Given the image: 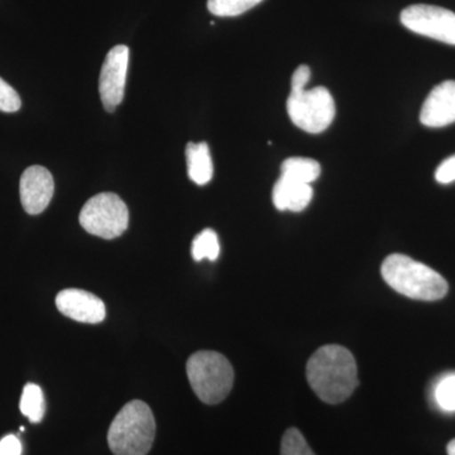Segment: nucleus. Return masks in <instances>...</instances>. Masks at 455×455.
Segmentation results:
<instances>
[{
  "instance_id": "5",
  "label": "nucleus",
  "mask_w": 455,
  "mask_h": 455,
  "mask_svg": "<svg viewBox=\"0 0 455 455\" xmlns=\"http://www.w3.org/2000/svg\"><path fill=\"white\" fill-rule=\"evenodd\" d=\"M79 220L90 235L114 239L127 230L130 212L116 194L101 193L86 202L80 212Z\"/></svg>"
},
{
  "instance_id": "23",
  "label": "nucleus",
  "mask_w": 455,
  "mask_h": 455,
  "mask_svg": "<svg viewBox=\"0 0 455 455\" xmlns=\"http://www.w3.org/2000/svg\"><path fill=\"white\" fill-rule=\"evenodd\" d=\"M22 454V444L20 439L14 435L4 436L0 440V455H20Z\"/></svg>"
},
{
  "instance_id": "11",
  "label": "nucleus",
  "mask_w": 455,
  "mask_h": 455,
  "mask_svg": "<svg viewBox=\"0 0 455 455\" xmlns=\"http://www.w3.org/2000/svg\"><path fill=\"white\" fill-rule=\"evenodd\" d=\"M420 122L429 128L447 127L455 123V82L439 84L421 108Z\"/></svg>"
},
{
  "instance_id": "7",
  "label": "nucleus",
  "mask_w": 455,
  "mask_h": 455,
  "mask_svg": "<svg viewBox=\"0 0 455 455\" xmlns=\"http://www.w3.org/2000/svg\"><path fill=\"white\" fill-rule=\"evenodd\" d=\"M401 23L418 35L455 46V13L435 5H410L401 12Z\"/></svg>"
},
{
  "instance_id": "24",
  "label": "nucleus",
  "mask_w": 455,
  "mask_h": 455,
  "mask_svg": "<svg viewBox=\"0 0 455 455\" xmlns=\"http://www.w3.org/2000/svg\"><path fill=\"white\" fill-rule=\"evenodd\" d=\"M447 451L448 455H455V439L449 443Z\"/></svg>"
},
{
  "instance_id": "22",
  "label": "nucleus",
  "mask_w": 455,
  "mask_h": 455,
  "mask_svg": "<svg viewBox=\"0 0 455 455\" xmlns=\"http://www.w3.org/2000/svg\"><path fill=\"white\" fill-rule=\"evenodd\" d=\"M311 76V70L309 66L301 65L296 68L295 73L292 75L291 80V92H302L305 86L309 83Z\"/></svg>"
},
{
  "instance_id": "13",
  "label": "nucleus",
  "mask_w": 455,
  "mask_h": 455,
  "mask_svg": "<svg viewBox=\"0 0 455 455\" xmlns=\"http://www.w3.org/2000/svg\"><path fill=\"white\" fill-rule=\"evenodd\" d=\"M188 178L196 185L208 184L212 179V161L208 143H188L187 146Z\"/></svg>"
},
{
  "instance_id": "1",
  "label": "nucleus",
  "mask_w": 455,
  "mask_h": 455,
  "mask_svg": "<svg viewBox=\"0 0 455 455\" xmlns=\"http://www.w3.org/2000/svg\"><path fill=\"white\" fill-rule=\"evenodd\" d=\"M307 379L320 400L337 405L348 400L357 388V363L348 349L331 344L311 355Z\"/></svg>"
},
{
  "instance_id": "21",
  "label": "nucleus",
  "mask_w": 455,
  "mask_h": 455,
  "mask_svg": "<svg viewBox=\"0 0 455 455\" xmlns=\"http://www.w3.org/2000/svg\"><path fill=\"white\" fill-rule=\"evenodd\" d=\"M435 179L440 184H451L455 181V155L443 161L436 169Z\"/></svg>"
},
{
  "instance_id": "8",
  "label": "nucleus",
  "mask_w": 455,
  "mask_h": 455,
  "mask_svg": "<svg viewBox=\"0 0 455 455\" xmlns=\"http://www.w3.org/2000/svg\"><path fill=\"white\" fill-rule=\"evenodd\" d=\"M130 49L118 44L108 52L99 77V92L107 112H114L124 98Z\"/></svg>"
},
{
  "instance_id": "18",
  "label": "nucleus",
  "mask_w": 455,
  "mask_h": 455,
  "mask_svg": "<svg viewBox=\"0 0 455 455\" xmlns=\"http://www.w3.org/2000/svg\"><path fill=\"white\" fill-rule=\"evenodd\" d=\"M281 455H315V453L311 451L310 445L307 444V439L300 431L296 427H290L283 434Z\"/></svg>"
},
{
  "instance_id": "16",
  "label": "nucleus",
  "mask_w": 455,
  "mask_h": 455,
  "mask_svg": "<svg viewBox=\"0 0 455 455\" xmlns=\"http://www.w3.org/2000/svg\"><path fill=\"white\" fill-rule=\"evenodd\" d=\"M191 253L197 262L205 259H218L220 254V244L217 233L212 229H205L199 233L194 239Z\"/></svg>"
},
{
  "instance_id": "6",
  "label": "nucleus",
  "mask_w": 455,
  "mask_h": 455,
  "mask_svg": "<svg viewBox=\"0 0 455 455\" xmlns=\"http://www.w3.org/2000/svg\"><path fill=\"white\" fill-rule=\"evenodd\" d=\"M286 107L293 124L307 133H322L334 121V99L322 86L291 92Z\"/></svg>"
},
{
  "instance_id": "17",
  "label": "nucleus",
  "mask_w": 455,
  "mask_h": 455,
  "mask_svg": "<svg viewBox=\"0 0 455 455\" xmlns=\"http://www.w3.org/2000/svg\"><path fill=\"white\" fill-rule=\"evenodd\" d=\"M262 0H208V9L217 17H236L245 13Z\"/></svg>"
},
{
  "instance_id": "12",
  "label": "nucleus",
  "mask_w": 455,
  "mask_h": 455,
  "mask_svg": "<svg viewBox=\"0 0 455 455\" xmlns=\"http://www.w3.org/2000/svg\"><path fill=\"white\" fill-rule=\"evenodd\" d=\"M310 184L283 178L277 180L272 191V200L278 211L301 212L313 199Z\"/></svg>"
},
{
  "instance_id": "14",
  "label": "nucleus",
  "mask_w": 455,
  "mask_h": 455,
  "mask_svg": "<svg viewBox=\"0 0 455 455\" xmlns=\"http://www.w3.org/2000/svg\"><path fill=\"white\" fill-rule=\"evenodd\" d=\"M322 173L319 163L311 158L291 157L284 160L281 164V176L293 180V181L311 184Z\"/></svg>"
},
{
  "instance_id": "19",
  "label": "nucleus",
  "mask_w": 455,
  "mask_h": 455,
  "mask_svg": "<svg viewBox=\"0 0 455 455\" xmlns=\"http://www.w3.org/2000/svg\"><path fill=\"white\" fill-rule=\"evenodd\" d=\"M435 400L444 411H455V374L445 377L436 386Z\"/></svg>"
},
{
  "instance_id": "20",
  "label": "nucleus",
  "mask_w": 455,
  "mask_h": 455,
  "mask_svg": "<svg viewBox=\"0 0 455 455\" xmlns=\"http://www.w3.org/2000/svg\"><path fill=\"white\" fill-rule=\"evenodd\" d=\"M20 107H22V101L16 90L0 77V112H18Z\"/></svg>"
},
{
  "instance_id": "3",
  "label": "nucleus",
  "mask_w": 455,
  "mask_h": 455,
  "mask_svg": "<svg viewBox=\"0 0 455 455\" xmlns=\"http://www.w3.org/2000/svg\"><path fill=\"white\" fill-rule=\"evenodd\" d=\"M156 435L151 409L140 400L131 401L114 418L108 431V444L114 455H147Z\"/></svg>"
},
{
  "instance_id": "15",
  "label": "nucleus",
  "mask_w": 455,
  "mask_h": 455,
  "mask_svg": "<svg viewBox=\"0 0 455 455\" xmlns=\"http://www.w3.org/2000/svg\"><path fill=\"white\" fill-rule=\"evenodd\" d=\"M20 411L28 418L33 424L41 423L46 412V401L40 386L28 383L23 388L22 398H20Z\"/></svg>"
},
{
  "instance_id": "9",
  "label": "nucleus",
  "mask_w": 455,
  "mask_h": 455,
  "mask_svg": "<svg viewBox=\"0 0 455 455\" xmlns=\"http://www.w3.org/2000/svg\"><path fill=\"white\" fill-rule=\"evenodd\" d=\"M55 191V182L49 170L42 166L28 167L20 178V193L23 209L28 214L38 215L50 205Z\"/></svg>"
},
{
  "instance_id": "10",
  "label": "nucleus",
  "mask_w": 455,
  "mask_h": 455,
  "mask_svg": "<svg viewBox=\"0 0 455 455\" xmlns=\"http://www.w3.org/2000/svg\"><path fill=\"white\" fill-rule=\"evenodd\" d=\"M56 307L60 313L75 322L98 324L106 319L104 302L94 293L79 289H68L56 296Z\"/></svg>"
},
{
  "instance_id": "4",
  "label": "nucleus",
  "mask_w": 455,
  "mask_h": 455,
  "mask_svg": "<svg viewBox=\"0 0 455 455\" xmlns=\"http://www.w3.org/2000/svg\"><path fill=\"white\" fill-rule=\"evenodd\" d=\"M187 372L191 387L204 403L217 405L232 391L235 371L220 353H196L188 358Z\"/></svg>"
},
{
  "instance_id": "2",
  "label": "nucleus",
  "mask_w": 455,
  "mask_h": 455,
  "mask_svg": "<svg viewBox=\"0 0 455 455\" xmlns=\"http://www.w3.org/2000/svg\"><path fill=\"white\" fill-rule=\"evenodd\" d=\"M381 274L395 291L414 300L436 301L448 293V283L442 275L405 254L388 256L383 260Z\"/></svg>"
}]
</instances>
